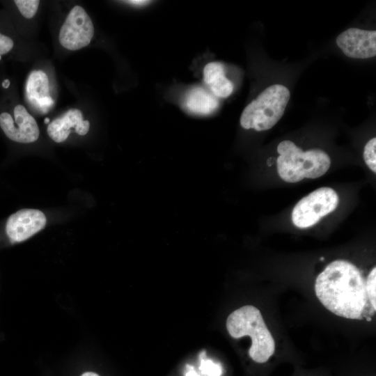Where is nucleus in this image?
I'll use <instances>...</instances> for the list:
<instances>
[{"label":"nucleus","instance_id":"nucleus-1","mask_svg":"<svg viewBox=\"0 0 376 376\" xmlns=\"http://www.w3.org/2000/svg\"><path fill=\"white\" fill-rule=\"evenodd\" d=\"M315 291L322 304L338 316L361 320L375 313L368 299L366 279L347 260L329 263L316 278Z\"/></svg>","mask_w":376,"mask_h":376},{"label":"nucleus","instance_id":"nucleus-2","mask_svg":"<svg viewBox=\"0 0 376 376\" xmlns=\"http://www.w3.org/2000/svg\"><path fill=\"white\" fill-rule=\"evenodd\" d=\"M226 328L234 338L251 337L249 354L254 361L265 363L274 354V339L256 307L246 305L233 311L226 320Z\"/></svg>","mask_w":376,"mask_h":376},{"label":"nucleus","instance_id":"nucleus-3","mask_svg":"<svg viewBox=\"0 0 376 376\" xmlns=\"http://www.w3.org/2000/svg\"><path fill=\"white\" fill-rule=\"evenodd\" d=\"M277 171L282 180L297 182L304 178L315 179L323 175L331 165L327 153L320 149L303 151L292 141H281L278 147Z\"/></svg>","mask_w":376,"mask_h":376},{"label":"nucleus","instance_id":"nucleus-4","mask_svg":"<svg viewBox=\"0 0 376 376\" xmlns=\"http://www.w3.org/2000/svg\"><path fill=\"white\" fill-rule=\"evenodd\" d=\"M290 97V91L285 86L274 84L267 87L244 108L240 117L242 127L256 131L271 129L282 117Z\"/></svg>","mask_w":376,"mask_h":376},{"label":"nucleus","instance_id":"nucleus-5","mask_svg":"<svg viewBox=\"0 0 376 376\" xmlns=\"http://www.w3.org/2000/svg\"><path fill=\"white\" fill-rule=\"evenodd\" d=\"M338 203V196L333 189L320 187L296 204L292 212V221L299 228L311 227L333 212Z\"/></svg>","mask_w":376,"mask_h":376},{"label":"nucleus","instance_id":"nucleus-6","mask_svg":"<svg viewBox=\"0 0 376 376\" xmlns=\"http://www.w3.org/2000/svg\"><path fill=\"white\" fill-rule=\"evenodd\" d=\"M93 34L91 19L82 7L75 6L63 24L58 39L64 48L75 51L87 46Z\"/></svg>","mask_w":376,"mask_h":376},{"label":"nucleus","instance_id":"nucleus-7","mask_svg":"<svg viewBox=\"0 0 376 376\" xmlns=\"http://www.w3.org/2000/svg\"><path fill=\"white\" fill-rule=\"evenodd\" d=\"M13 113L14 119L8 113L0 114V127L6 136L18 143L36 141L40 131L34 118L21 104L15 107Z\"/></svg>","mask_w":376,"mask_h":376},{"label":"nucleus","instance_id":"nucleus-8","mask_svg":"<svg viewBox=\"0 0 376 376\" xmlns=\"http://www.w3.org/2000/svg\"><path fill=\"white\" fill-rule=\"evenodd\" d=\"M345 55L353 58H368L376 55V31L350 28L336 40Z\"/></svg>","mask_w":376,"mask_h":376},{"label":"nucleus","instance_id":"nucleus-9","mask_svg":"<svg viewBox=\"0 0 376 376\" xmlns=\"http://www.w3.org/2000/svg\"><path fill=\"white\" fill-rule=\"evenodd\" d=\"M47 219L45 215L36 209H22L8 218L6 231L8 237L15 242L27 240L44 228Z\"/></svg>","mask_w":376,"mask_h":376},{"label":"nucleus","instance_id":"nucleus-10","mask_svg":"<svg viewBox=\"0 0 376 376\" xmlns=\"http://www.w3.org/2000/svg\"><path fill=\"white\" fill-rule=\"evenodd\" d=\"M90 123L83 119L80 110L71 109L68 110L61 116L52 120L47 126V134L49 137L56 143L64 141L70 134L71 129L79 135H85L88 133Z\"/></svg>","mask_w":376,"mask_h":376},{"label":"nucleus","instance_id":"nucleus-11","mask_svg":"<svg viewBox=\"0 0 376 376\" xmlns=\"http://www.w3.org/2000/svg\"><path fill=\"white\" fill-rule=\"evenodd\" d=\"M203 79L217 97H226L233 91V84L226 77L224 66L219 62H211L205 66Z\"/></svg>","mask_w":376,"mask_h":376},{"label":"nucleus","instance_id":"nucleus-12","mask_svg":"<svg viewBox=\"0 0 376 376\" xmlns=\"http://www.w3.org/2000/svg\"><path fill=\"white\" fill-rule=\"evenodd\" d=\"M185 103L190 111L205 115L213 112L219 105L217 97L201 87L192 88L187 93Z\"/></svg>","mask_w":376,"mask_h":376},{"label":"nucleus","instance_id":"nucleus-13","mask_svg":"<svg viewBox=\"0 0 376 376\" xmlns=\"http://www.w3.org/2000/svg\"><path fill=\"white\" fill-rule=\"evenodd\" d=\"M49 95V83L47 75L42 70L32 71L26 83V97L32 107Z\"/></svg>","mask_w":376,"mask_h":376},{"label":"nucleus","instance_id":"nucleus-14","mask_svg":"<svg viewBox=\"0 0 376 376\" xmlns=\"http://www.w3.org/2000/svg\"><path fill=\"white\" fill-rule=\"evenodd\" d=\"M21 14L27 19L32 18L38 10V0H15L14 1Z\"/></svg>","mask_w":376,"mask_h":376},{"label":"nucleus","instance_id":"nucleus-15","mask_svg":"<svg viewBox=\"0 0 376 376\" xmlns=\"http://www.w3.org/2000/svg\"><path fill=\"white\" fill-rule=\"evenodd\" d=\"M363 158L366 165L374 173L376 172V138L369 140L363 150Z\"/></svg>","mask_w":376,"mask_h":376},{"label":"nucleus","instance_id":"nucleus-16","mask_svg":"<svg viewBox=\"0 0 376 376\" xmlns=\"http://www.w3.org/2000/svg\"><path fill=\"white\" fill-rule=\"evenodd\" d=\"M366 288L368 301L372 308L376 311V267H373L368 275Z\"/></svg>","mask_w":376,"mask_h":376},{"label":"nucleus","instance_id":"nucleus-17","mask_svg":"<svg viewBox=\"0 0 376 376\" xmlns=\"http://www.w3.org/2000/svg\"><path fill=\"white\" fill-rule=\"evenodd\" d=\"M199 368L203 374L207 376H220L221 374V366L209 359H201Z\"/></svg>","mask_w":376,"mask_h":376},{"label":"nucleus","instance_id":"nucleus-18","mask_svg":"<svg viewBox=\"0 0 376 376\" xmlns=\"http://www.w3.org/2000/svg\"><path fill=\"white\" fill-rule=\"evenodd\" d=\"M13 45V41L10 38L0 33V55L10 52Z\"/></svg>","mask_w":376,"mask_h":376},{"label":"nucleus","instance_id":"nucleus-19","mask_svg":"<svg viewBox=\"0 0 376 376\" xmlns=\"http://www.w3.org/2000/svg\"><path fill=\"white\" fill-rule=\"evenodd\" d=\"M126 3H131L133 5H145L148 3L149 1H145V0H131V1H126Z\"/></svg>","mask_w":376,"mask_h":376},{"label":"nucleus","instance_id":"nucleus-20","mask_svg":"<svg viewBox=\"0 0 376 376\" xmlns=\"http://www.w3.org/2000/svg\"><path fill=\"white\" fill-rule=\"evenodd\" d=\"M189 367V370L186 373V376H200L198 375V373L194 370V368L189 365L187 366Z\"/></svg>","mask_w":376,"mask_h":376},{"label":"nucleus","instance_id":"nucleus-21","mask_svg":"<svg viewBox=\"0 0 376 376\" xmlns=\"http://www.w3.org/2000/svg\"><path fill=\"white\" fill-rule=\"evenodd\" d=\"M81 376H100V375L93 372H86L82 374Z\"/></svg>","mask_w":376,"mask_h":376},{"label":"nucleus","instance_id":"nucleus-22","mask_svg":"<svg viewBox=\"0 0 376 376\" xmlns=\"http://www.w3.org/2000/svg\"><path fill=\"white\" fill-rule=\"evenodd\" d=\"M10 86V81L8 79H5L2 83V86L4 88H8Z\"/></svg>","mask_w":376,"mask_h":376},{"label":"nucleus","instance_id":"nucleus-23","mask_svg":"<svg viewBox=\"0 0 376 376\" xmlns=\"http://www.w3.org/2000/svg\"><path fill=\"white\" fill-rule=\"evenodd\" d=\"M365 320H367V321H368V322H370V321L372 320V318H370V317H367V318H365Z\"/></svg>","mask_w":376,"mask_h":376},{"label":"nucleus","instance_id":"nucleus-24","mask_svg":"<svg viewBox=\"0 0 376 376\" xmlns=\"http://www.w3.org/2000/svg\"><path fill=\"white\" fill-rule=\"evenodd\" d=\"M49 119L48 118H46L45 119V123H49Z\"/></svg>","mask_w":376,"mask_h":376},{"label":"nucleus","instance_id":"nucleus-25","mask_svg":"<svg viewBox=\"0 0 376 376\" xmlns=\"http://www.w3.org/2000/svg\"><path fill=\"white\" fill-rule=\"evenodd\" d=\"M324 260V257H321L320 258V260Z\"/></svg>","mask_w":376,"mask_h":376},{"label":"nucleus","instance_id":"nucleus-26","mask_svg":"<svg viewBox=\"0 0 376 376\" xmlns=\"http://www.w3.org/2000/svg\"><path fill=\"white\" fill-rule=\"evenodd\" d=\"M1 55H0V60H1Z\"/></svg>","mask_w":376,"mask_h":376}]
</instances>
